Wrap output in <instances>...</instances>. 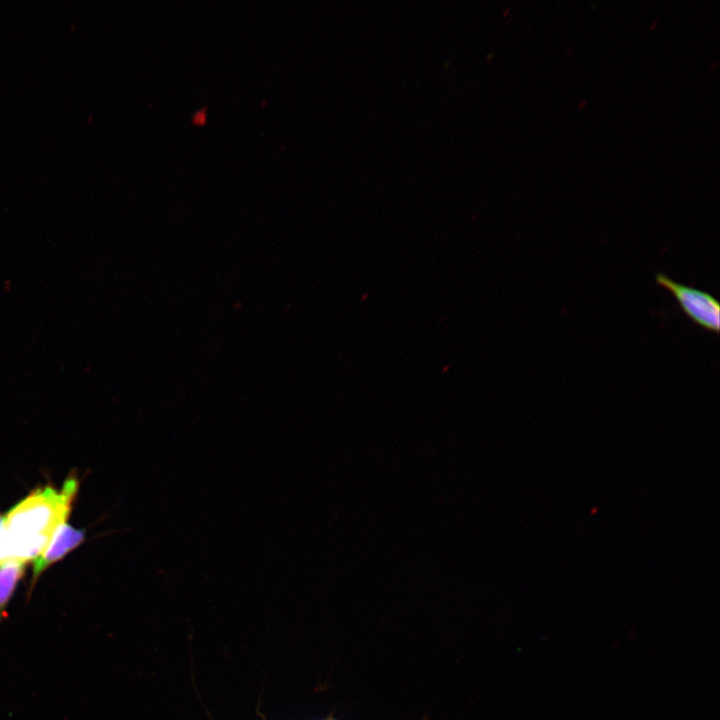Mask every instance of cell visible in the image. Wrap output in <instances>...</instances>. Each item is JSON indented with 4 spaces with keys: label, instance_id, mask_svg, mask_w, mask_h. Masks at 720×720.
Here are the masks:
<instances>
[{
    "label": "cell",
    "instance_id": "obj_7",
    "mask_svg": "<svg viewBox=\"0 0 720 720\" xmlns=\"http://www.w3.org/2000/svg\"><path fill=\"white\" fill-rule=\"evenodd\" d=\"M586 103H587L586 100L580 101L579 109H582L583 107H585V106H586Z\"/></svg>",
    "mask_w": 720,
    "mask_h": 720
},
{
    "label": "cell",
    "instance_id": "obj_1",
    "mask_svg": "<svg viewBox=\"0 0 720 720\" xmlns=\"http://www.w3.org/2000/svg\"><path fill=\"white\" fill-rule=\"evenodd\" d=\"M78 487V479L71 474L60 490L38 488L17 503L4 517L0 564L24 565L39 557L69 517Z\"/></svg>",
    "mask_w": 720,
    "mask_h": 720
},
{
    "label": "cell",
    "instance_id": "obj_8",
    "mask_svg": "<svg viewBox=\"0 0 720 720\" xmlns=\"http://www.w3.org/2000/svg\"><path fill=\"white\" fill-rule=\"evenodd\" d=\"M658 21H654L652 26L649 28L651 31L654 29L655 26H657Z\"/></svg>",
    "mask_w": 720,
    "mask_h": 720
},
{
    "label": "cell",
    "instance_id": "obj_3",
    "mask_svg": "<svg viewBox=\"0 0 720 720\" xmlns=\"http://www.w3.org/2000/svg\"><path fill=\"white\" fill-rule=\"evenodd\" d=\"M85 538V531L76 529L64 522L56 529L49 545L43 553L33 561V576L30 593L39 576L52 564L64 558L69 552L77 548Z\"/></svg>",
    "mask_w": 720,
    "mask_h": 720
},
{
    "label": "cell",
    "instance_id": "obj_2",
    "mask_svg": "<svg viewBox=\"0 0 720 720\" xmlns=\"http://www.w3.org/2000/svg\"><path fill=\"white\" fill-rule=\"evenodd\" d=\"M656 283L674 296L683 313L696 325L712 332L720 330V304L711 294L678 283L665 274L656 275Z\"/></svg>",
    "mask_w": 720,
    "mask_h": 720
},
{
    "label": "cell",
    "instance_id": "obj_5",
    "mask_svg": "<svg viewBox=\"0 0 720 720\" xmlns=\"http://www.w3.org/2000/svg\"><path fill=\"white\" fill-rule=\"evenodd\" d=\"M205 112L204 111H198V113L194 116V122L197 124H203L205 122Z\"/></svg>",
    "mask_w": 720,
    "mask_h": 720
},
{
    "label": "cell",
    "instance_id": "obj_6",
    "mask_svg": "<svg viewBox=\"0 0 720 720\" xmlns=\"http://www.w3.org/2000/svg\"><path fill=\"white\" fill-rule=\"evenodd\" d=\"M3 523H4V517L2 515H0V537L2 534V530H3Z\"/></svg>",
    "mask_w": 720,
    "mask_h": 720
},
{
    "label": "cell",
    "instance_id": "obj_4",
    "mask_svg": "<svg viewBox=\"0 0 720 720\" xmlns=\"http://www.w3.org/2000/svg\"><path fill=\"white\" fill-rule=\"evenodd\" d=\"M24 565L14 562L0 564V625L6 618V608L24 575Z\"/></svg>",
    "mask_w": 720,
    "mask_h": 720
}]
</instances>
